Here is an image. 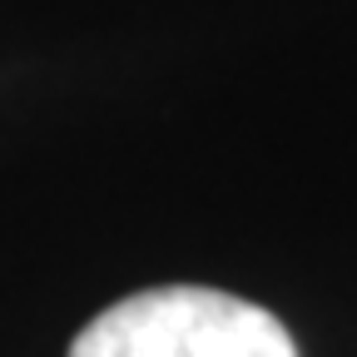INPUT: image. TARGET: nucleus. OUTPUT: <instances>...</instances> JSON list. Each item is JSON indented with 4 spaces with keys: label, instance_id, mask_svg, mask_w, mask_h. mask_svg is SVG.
Segmentation results:
<instances>
[{
    "label": "nucleus",
    "instance_id": "obj_1",
    "mask_svg": "<svg viewBox=\"0 0 357 357\" xmlns=\"http://www.w3.org/2000/svg\"><path fill=\"white\" fill-rule=\"evenodd\" d=\"M70 357H298V347L268 307L174 283L109 303L70 342Z\"/></svg>",
    "mask_w": 357,
    "mask_h": 357
}]
</instances>
